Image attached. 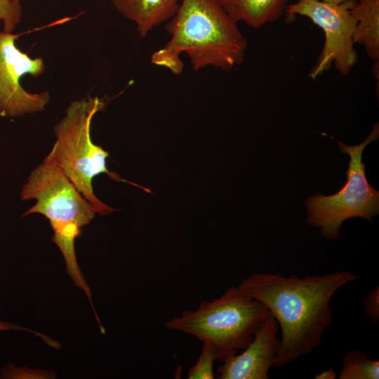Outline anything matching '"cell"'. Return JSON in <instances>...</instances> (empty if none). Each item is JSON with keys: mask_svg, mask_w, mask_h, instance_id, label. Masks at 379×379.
<instances>
[{"mask_svg": "<svg viewBox=\"0 0 379 379\" xmlns=\"http://www.w3.org/2000/svg\"><path fill=\"white\" fill-rule=\"evenodd\" d=\"M359 277L343 270L324 275L255 273L238 286L263 303L276 319L281 338L274 366L281 367L318 347L331 324L334 294Z\"/></svg>", "mask_w": 379, "mask_h": 379, "instance_id": "cell-1", "label": "cell"}, {"mask_svg": "<svg viewBox=\"0 0 379 379\" xmlns=\"http://www.w3.org/2000/svg\"><path fill=\"white\" fill-rule=\"evenodd\" d=\"M165 29L170 39L150 61L174 74L183 70V53L195 72L206 67L230 71L244 60L246 38L219 0H180Z\"/></svg>", "mask_w": 379, "mask_h": 379, "instance_id": "cell-2", "label": "cell"}, {"mask_svg": "<svg viewBox=\"0 0 379 379\" xmlns=\"http://www.w3.org/2000/svg\"><path fill=\"white\" fill-rule=\"evenodd\" d=\"M20 196L21 200H36L21 218L40 213L49 220L52 240L62 253L68 274L92 305L90 289L77 260L74 241L81 228L95 218V208L60 168L44 161L31 172Z\"/></svg>", "mask_w": 379, "mask_h": 379, "instance_id": "cell-3", "label": "cell"}, {"mask_svg": "<svg viewBox=\"0 0 379 379\" xmlns=\"http://www.w3.org/2000/svg\"><path fill=\"white\" fill-rule=\"evenodd\" d=\"M270 314L263 303L239 286H230L219 298L201 302L194 311H183L165 326L208 344L222 362L246 348Z\"/></svg>", "mask_w": 379, "mask_h": 379, "instance_id": "cell-4", "label": "cell"}, {"mask_svg": "<svg viewBox=\"0 0 379 379\" xmlns=\"http://www.w3.org/2000/svg\"><path fill=\"white\" fill-rule=\"evenodd\" d=\"M107 102L97 96L72 102L63 118L55 126L56 137L44 161L60 168L79 192L91 203L97 213L105 215L116 209L101 201L95 194L93 178L106 173L116 181L123 180L106 166L109 153L94 144L91 138V124L94 115L105 109Z\"/></svg>", "mask_w": 379, "mask_h": 379, "instance_id": "cell-5", "label": "cell"}, {"mask_svg": "<svg viewBox=\"0 0 379 379\" xmlns=\"http://www.w3.org/2000/svg\"><path fill=\"white\" fill-rule=\"evenodd\" d=\"M379 137V124L375 123L361 143L347 146L338 141L339 148L350 156L349 167L345 173L347 182L337 193L324 196L320 194L309 197L306 201L308 225L319 227L323 237L337 239L342 223L347 219L361 217L372 222L379 212V192L368 182L366 164L362 161V152L371 142Z\"/></svg>", "mask_w": 379, "mask_h": 379, "instance_id": "cell-6", "label": "cell"}, {"mask_svg": "<svg viewBox=\"0 0 379 379\" xmlns=\"http://www.w3.org/2000/svg\"><path fill=\"white\" fill-rule=\"evenodd\" d=\"M356 1L330 4L306 0L287 5L286 13L308 18L324 34V46L310 78L315 79L332 64L341 75L347 76L355 65L358 58L353 41L356 19L352 8Z\"/></svg>", "mask_w": 379, "mask_h": 379, "instance_id": "cell-7", "label": "cell"}, {"mask_svg": "<svg viewBox=\"0 0 379 379\" xmlns=\"http://www.w3.org/2000/svg\"><path fill=\"white\" fill-rule=\"evenodd\" d=\"M19 34L0 31V117H16L45 109L50 100L48 91L30 93L21 85L22 77L41 76L45 70L42 58H32L20 50Z\"/></svg>", "mask_w": 379, "mask_h": 379, "instance_id": "cell-8", "label": "cell"}, {"mask_svg": "<svg viewBox=\"0 0 379 379\" xmlns=\"http://www.w3.org/2000/svg\"><path fill=\"white\" fill-rule=\"evenodd\" d=\"M279 325L270 314L256 331L253 340L239 354H234L218 367L219 379H267L274 366L280 340Z\"/></svg>", "mask_w": 379, "mask_h": 379, "instance_id": "cell-9", "label": "cell"}, {"mask_svg": "<svg viewBox=\"0 0 379 379\" xmlns=\"http://www.w3.org/2000/svg\"><path fill=\"white\" fill-rule=\"evenodd\" d=\"M114 8L135 25L141 37H145L161 24L168 21L177 11L180 0H109Z\"/></svg>", "mask_w": 379, "mask_h": 379, "instance_id": "cell-10", "label": "cell"}, {"mask_svg": "<svg viewBox=\"0 0 379 379\" xmlns=\"http://www.w3.org/2000/svg\"><path fill=\"white\" fill-rule=\"evenodd\" d=\"M352 13L356 19L353 32L354 44L362 46L373 60V72L378 78L379 70V0L355 1Z\"/></svg>", "mask_w": 379, "mask_h": 379, "instance_id": "cell-11", "label": "cell"}, {"mask_svg": "<svg viewBox=\"0 0 379 379\" xmlns=\"http://www.w3.org/2000/svg\"><path fill=\"white\" fill-rule=\"evenodd\" d=\"M237 22L260 28L278 20L285 13L288 0H219Z\"/></svg>", "mask_w": 379, "mask_h": 379, "instance_id": "cell-12", "label": "cell"}, {"mask_svg": "<svg viewBox=\"0 0 379 379\" xmlns=\"http://www.w3.org/2000/svg\"><path fill=\"white\" fill-rule=\"evenodd\" d=\"M340 379H378L379 361L357 350L347 352L343 358Z\"/></svg>", "mask_w": 379, "mask_h": 379, "instance_id": "cell-13", "label": "cell"}, {"mask_svg": "<svg viewBox=\"0 0 379 379\" xmlns=\"http://www.w3.org/2000/svg\"><path fill=\"white\" fill-rule=\"evenodd\" d=\"M217 360L212 348L203 343L201 352L194 366L187 372L188 379H213V363Z\"/></svg>", "mask_w": 379, "mask_h": 379, "instance_id": "cell-14", "label": "cell"}, {"mask_svg": "<svg viewBox=\"0 0 379 379\" xmlns=\"http://www.w3.org/2000/svg\"><path fill=\"white\" fill-rule=\"evenodd\" d=\"M22 0H0V21L3 31L13 33L22 17Z\"/></svg>", "mask_w": 379, "mask_h": 379, "instance_id": "cell-15", "label": "cell"}, {"mask_svg": "<svg viewBox=\"0 0 379 379\" xmlns=\"http://www.w3.org/2000/svg\"><path fill=\"white\" fill-rule=\"evenodd\" d=\"M364 311L372 323L379 320V287L368 291L363 302Z\"/></svg>", "mask_w": 379, "mask_h": 379, "instance_id": "cell-16", "label": "cell"}, {"mask_svg": "<svg viewBox=\"0 0 379 379\" xmlns=\"http://www.w3.org/2000/svg\"><path fill=\"white\" fill-rule=\"evenodd\" d=\"M337 374L333 368L325 370L314 376L315 379H335Z\"/></svg>", "mask_w": 379, "mask_h": 379, "instance_id": "cell-17", "label": "cell"}, {"mask_svg": "<svg viewBox=\"0 0 379 379\" xmlns=\"http://www.w3.org/2000/svg\"><path fill=\"white\" fill-rule=\"evenodd\" d=\"M8 330H22V331H28L29 332H32L30 330L27 329L25 328L21 327L18 325L4 322V321H0V331H8Z\"/></svg>", "mask_w": 379, "mask_h": 379, "instance_id": "cell-18", "label": "cell"}, {"mask_svg": "<svg viewBox=\"0 0 379 379\" xmlns=\"http://www.w3.org/2000/svg\"><path fill=\"white\" fill-rule=\"evenodd\" d=\"M306 1V0H298V1ZM319 1L326 2V3H330V4H341L346 1H354V0H319Z\"/></svg>", "mask_w": 379, "mask_h": 379, "instance_id": "cell-19", "label": "cell"}]
</instances>
